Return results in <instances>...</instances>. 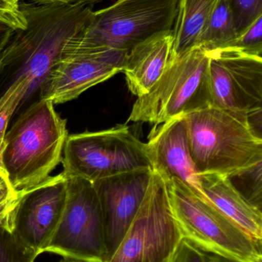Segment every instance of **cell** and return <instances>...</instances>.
<instances>
[{
    "instance_id": "5",
    "label": "cell",
    "mask_w": 262,
    "mask_h": 262,
    "mask_svg": "<svg viewBox=\"0 0 262 262\" xmlns=\"http://www.w3.org/2000/svg\"><path fill=\"white\" fill-rule=\"evenodd\" d=\"M209 52L195 46L173 58L159 79L132 107L129 121L155 125L212 106Z\"/></svg>"
},
{
    "instance_id": "23",
    "label": "cell",
    "mask_w": 262,
    "mask_h": 262,
    "mask_svg": "<svg viewBox=\"0 0 262 262\" xmlns=\"http://www.w3.org/2000/svg\"><path fill=\"white\" fill-rule=\"evenodd\" d=\"M18 194L0 169V227L12 231V218Z\"/></svg>"
},
{
    "instance_id": "25",
    "label": "cell",
    "mask_w": 262,
    "mask_h": 262,
    "mask_svg": "<svg viewBox=\"0 0 262 262\" xmlns=\"http://www.w3.org/2000/svg\"><path fill=\"white\" fill-rule=\"evenodd\" d=\"M0 21L15 29H24L27 20L20 9L19 3L11 0H0Z\"/></svg>"
},
{
    "instance_id": "15",
    "label": "cell",
    "mask_w": 262,
    "mask_h": 262,
    "mask_svg": "<svg viewBox=\"0 0 262 262\" xmlns=\"http://www.w3.org/2000/svg\"><path fill=\"white\" fill-rule=\"evenodd\" d=\"M173 32H159L149 37L126 53L122 72L129 91L143 96L156 83L172 61Z\"/></svg>"
},
{
    "instance_id": "34",
    "label": "cell",
    "mask_w": 262,
    "mask_h": 262,
    "mask_svg": "<svg viewBox=\"0 0 262 262\" xmlns=\"http://www.w3.org/2000/svg\"><path fill=\"white\" fill-rule=\"evenodd\" d=\"M211 262H216V261H215V258H212V261H211Z\"/></svg>"
},
{
    "instance_id": "6",
    "label": "cell",
    "mask_w": 262,
    "mask_h": 262,
    "mask_svg": "<svg viewBox=\"0 0 262 262\" xmlns=\"http://www.w3.org/2000/svg\"><path fill=\"white\" fill-rule=\"evenodd\" d=\"M178 2L116 0L93 12L90 24L72 54L105 50L127 53L155 34L173 30Z\"/></svg>"
},
{
    "instance_id": "24",
    "label": "cell",
    "mask_w": 262,
    "mask_h": 262,
    "mask_svg": "<svg viewBox=\"0 0 262 262\" xmlns=\"http://www.w3.org/2000/svg\"><path fill=\"white\" fill-rule=\"evenodd\" d=\"M229 47L262 57V16L252 23Z\"/></svg>"
},
{
    "instance_id": "20",
    "label": "cell",
    "mask_w": 262,
    "mask_h": 262,
    "mask_svg": "<svg viewBox=\"0 0 262 262\" xmlns=\"http://www.w3.org/2000/svg\"><path fill=\"white\" fill-rule=\"evenodd\" d=\"M38 256L23 246L12 231L0 227V262H34Z\"/></svg>"
},
{
    "instance_id": "22",
    "label": "cell",
    "mask_w": 262,
    "mask_h": 262,
    "mask_svg": "<svg viewBox=\"0 0 262 262\" xmlns=\"http://www.w3.org/2000/svg\"><path fill=\"white\" fill-rule=\"evenodd\" d=\"M27 93L26 83L9 89L6 95L0 99V152L3 147L8 124L14 113Z\"/></svg>"
},
{
    "instance_id": "26",
    "label": "cell",
    "mask_w": 262,
    "mask_h": 262,
    "mask_svg": "<svg viewBox=\"0 0 262 262\" xmlns=\"http://www.w3.org/2000/svg\"><path fill=\"white\" fill-rule=\"evenodd\" d=\"M212 257L182 239L174 253L172 262H211Z\"/></svg>"
},
{
    "instance_id": "16",
    "label": "cell",
    "mask_w": 262,
    "mask_h": 262,
    "mask_svg": "<svg viewBox=\"0 0 262 262\" xmlns=\"http://www.w3.org/2000/svg\"><path fill=\"white\" fill-rule=\"evenodd\" d=\"M200 192L253 239L261 243V209L249 201L230 179L215 172L199 173Z\"/></svg>"
},
{
    "instance_id": "2",
    "label": "cell",
    "mask_w": 262,
    "mask_h": 262,
    "mask_svg": "<svg viewBox=\"0 0 262 262\" xmlns=\"http://www.w3.org/2000/svg\"><path fill=\"white\" fill-rule=\"evenodd\" d=\"M53 106L50 101L38 99L6 131L0 169L17 192L44 181L62 162L68 131L66 121Z\"/></svg>"
},
{
    "instance_id": "12",
    "label": "cell",
    "mask_w": 262,
    "mask_h": 262,
    "mask_svg": "<svg viewBox=\"0 0 262 262\" xmlns=\"http://www.w3.org/2000/svg\"><path fill=\"white\" fill-rule=\"evenodd\" d=\"M126 53L117 51L74 53L58 61L42 83L38 99L62 104L122 72Z\"/></svg>"
},
{
    "instance_id": "19",
    "label": "cell",
    "mask_w": 262,
    "mask_h": 262,
    "mask_svg": "<svg viewBox=\"0 0 262 262\" xmlns=\"http://www.w3.org/2000/svg\"><path fill=\"white\" fill-rule=\"evenodd\" d=\"M261 163L230 177L235 187L252 204L261 209Z\"/></svg>"
},
{
    "instance_id": "18",
    "label": "cell",
    "mask_w": 262,
    "mask_h": 262,
    "mask_svg": "<svg viewBox=\"0 0 262 262\" xmlns=\"http://www.w3.org/2000/svg\"><path fill=\"white\" fill-rule=\"evenodd\" d=\"M237 38L238 34L227 0H218L197 46L211 52L229 47Z\"/></svg>"
},
{
    "instance_id": "32",
    "label": "cell",
    "mask_w": 262,
    "mask_h": 262,
    "mask_svg": "<svg viewBox=\"0 0 262 262\" xmlns=\"http://www.w3.org/2000/svg\"><path fill=\"white\" fill-rule=\"evenodd\" d=\"M215 261H216V262H228V261H223V260L216 259V258H215Z\"/></svg>"
},
{
    "instance_id": "1",
    "label": "cell",
    "mask_w": 262,
    "mask_h": 262,
    "mask_svg": "<svg viewBox=\"0 0 262 262\" xmlns=\"http://www.w3.org/2000/svg\"><path fill=\"white\" fill-rule=\"evenodd\" d=\"M19 6L27 26L15 31L0 60V99L9 89L27 84L17 110L38 93L51 69L73 52L94 12L89 6L58 1L19 3Z\"/></svg>"
},
{
    "instance_id": "33",
    "label": "cell",
    "mask_w": 262,
    "mask_h": 262,
    "mask_svg": "<svg viewBox=\"0 0 262 262\" xmlns=\"http://www.w3.org/2000/svg\"><path fill=\"white\" fill-rule=\"evenodd\" d=\"M11 1L15 2V3H19L20 0H11Z\"/></svg>"
},
{
    "instance_id": "14",
    "label": "cell",
    "mask_w": 262,
    "mask_h": 262,
    "mask_svg": "<svg viewBox=\"0 0 262 262\" xmlns=\"http://www.w3.org/2000/svg\"><path fill=\"white\" fill-rule=\"evenodd\" d=\"M152 169L164 177H175L200 192L198 172L191 154L185 115L155 125L146 143Z\"/></svg>"
},
{
    "instance_id": "9",
    "label": "cell",
    "mask_w": 262,
    "mask_h": 262,
    "mask_svg": "<svg viewBox=\"0 0 262 262\" xmlns=\"http://www.w3.org/2000/svg\"><path fill=\"white\" fill-rule=\"evenodd\" d=\"M67 177V198L59 224L45 250L63 258L107 262L103 215L93 183Z\"/></svg>"
},
{
    "instance_id": "21",
    "label": "cell",
    "mask_w": 262,
    "mask_h": 262,
    "mask_svg": "<svg viewBox=\"0 0 262 262\" xmlns=\"http://www.w3.org/2000/svg\"><path fill=\"white\" fill-rule=\"evenodd\" d=\"M238 37L262 16V0H227Z\"/></svg>"
},
{
    "instance_id": "11",
    "label": "cell",
    "mask_w": 262,
    "mask_h": 262,
    "mask_svg": "<svg viewBox=\"0 0 262 262\" xmlns=\"http://www.w3.org/2000/svg\"><path fill=\"white\" fill-rule=\"evenodd\" d=\"M12 218V232L18 241L38 255L45 253L63 216L67 198L63 172L39 184L18 191Z\"/></svg>"
},
{
    "instance_id": "17",
    "label": "cell",
    "mask_w": 262,
    "mask_h": 262,
    "mask_svg": "<svg viewBox=\"0 0 262 262\" xmlns=\"http://www.w3.org/2000/svg\"><path fill=\"white\" fill-rule=\"evenodd\" d=\"M218 0H179L173 30L172 58L197 46Z\"/></svg>"
},
{
    "instance_id": "8",
    "label": "cell",
    "mask_w": 262,
    "mask_h": 262,
    "mask_svg": "<svg viewBox=\"0 0 262 262\" xmlns=\"http://www.w3.org/2000/svg\"><path fill=\"white\" fill-rule=\"evenodd\" d=\"M181 240L166 182L153 169L141 206L107 262H166Z\"/></svg>"
},
{
    "instance_id": "7",
    "label": "cell",
    "mask_w": 262,
    "mask_h": 262,
    "mask_svg": "<svg viewBox=\"0 0 262 262\" xmlns=\"http://www.w3.org/2000/svg\"><path fill=\"white\" fill-rule=\"evenodd\" d=\"M62 162L66 177L92 183L136 169H152L146 143L127 125L68 135Z\"/></svg>"
},
{
    "instance_id": "30",
    "label": "cell",
    "mask_w": 262,
    "mask_h": 262,
    "mask_svg": "<svg viewBox=\"0 0 262 262\" xmlns=\"http://www.w3.org/2000/svg\"><path fill=\"white\" fill-rule=\"evenodd\" d=\"M36 2H38V3H47V2L53 1V0H35Z\"/></svg>"
},
{
    "instance_id": "29",
    "label": "cell",
    "mask_w": 262,
    "mask_h": 262,
    "mask_svg": "<svg viewBox=\"0 0 262 262\" xmlns=\"http://www.w3.org/2000/svg\"><path fill=\"white\" fill-rule=\"evenodd\" d=\"M58 262H90L81 261V260L73 259V258H63V259L60 260Z\"/></svg>"
},
{
    "instance_id": "31",
    "label": "cell",
    "mask_w": 262,
    "mask_h": 262,
    "mask_svg": "<svg viewBox=\"0 0 262 262\" xmlns=\"http://www.w3.org/2000/svg\"><path fill=\"white\" fill-rule=\"evenodd\" d=\"M174 253H175V252H174ZM174 253H173V255H172V256H171V258H169V259L168 260V261H166V262H172V258H173Z\"/></svg>"
},
{
    "instance_id": "4",
    "label": "cell",
    "mask_w": 262,
    "mask_h": 262,
    "mask_svg": "<svg viewBox=\"0 0 262 262\" xmlns=\"http://www.w3.org/2000/svg\"><path fill=\"white\" fill-rule=\"evenodd\" d=\"M163 177L182 239L216 259L262 262L261 243L248 235L203 194L175 177Z\"/></svg>"
},
{
    "instance_id": "3",
    "label": "cell",
    "mask_w": 262,
    "mask_h": 262,
    "mask_svg": "<svg viewBox=\"0 0 262 262\" xmlns=\"http://www.w3.org/2000/svg\"><path fill=\"white\" fill-rule=\"evenodd\" d=\"M185 117L198 173L215 172L230 178L261 163V136L246 114L210 106Z\"/></svg>"
},
{
    "instance_id": "10",
    "label": "cell",
    "mask_w": 262,
    "mask_h": 262,
    "mask_svg": "<svg viewBox=\"0 0 262 262\" xmlns=\"http://www.w3.org/2000/svg\"><path fill=\"white\" fill-rule=\"evenodd\" d=\"M209 52L212 107L246 115L261 110L262 57L232 47Z\"/></svg>"
},
{
    "instance_id": "13",
    "label": "cell",
    "mask_w": 262,
    "mask_h": 262,
    "mask_svg": "<svg viewBox=\"0 0 262 262\" xmlns=\"http://www.w3.org/2000/svg\"><path fill=\"white\" fill-rule=\"evenodd\" d=\"M152 170L150 168L136 169L93 182L103 215L108 260L141 206Z\"/></svg>"
},
{
    "instance_id": "28",
    "label": "cell",
    "mask_w": 262,
    "mask_h": 262,
    "mask_svg": "<svg viewBox=\"0 0 262 262\" xmlns=\"http://www.w3.org/2000/svg\"><path fill=\"white\" fill-rule=\"evenodd\" d=\"M53 1L63 2V3H69V4L84 5L89 6L92 3H98L103 0H53Z\"/></svg>"
},
{
    "instance_id": "27",
    "label": "cell",
    "mask_w": 262,
    "mask_h": 262,
    "mask_svg": "<svg viewBox=\"0 0 262 262\" xmlns=\"http://www.w3.org/2000/svg\"><path fill=\"white\" fill-rule=\"evenodd\" d=\"M16 29L11 27L9 25L0 21V60L3 58L5 50L10 41L14 32Z\"/></svg>"
}]
</instances>
